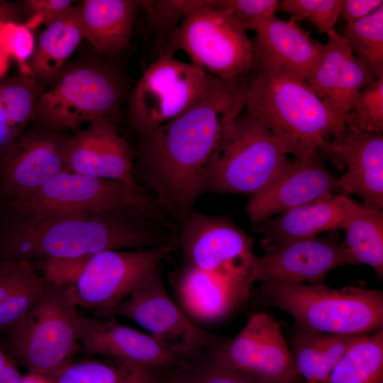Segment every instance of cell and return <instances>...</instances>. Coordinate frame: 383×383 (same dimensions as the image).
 <instances>
[{"instance_id":"obj_9","label":"cell","mask_w":383,"mask_h":383,"mask_svg":"<svg viewBox=\"0 0 383 383\" xmlns=\"http://www.w3.org/2000/svg\"><path fill=\"white\" fill-rule=\"evenodd\" d=\"M119 207L137 208L172 223L156 201L135 191L126 183L70 171L56 174L31 194L0 206V209L66 214L104 211Z\"/></svg>"},{"instance_id":"obj_20","label":"cell","mask_w":383,"mask_h":383,"mask_svg":"<svg viewBox=\"0 0 383 383\" xmlns=\"http://www.w3.org/2000/svg\"><path fill=\"white\" fill-rule=\"evenodd\" d=\"M336 167H345L338 179L346 195L359 196L363 206L383 208V135L345 130L322 151Z\"/></svg>"},{"instance_id":"obj_10","label":"cell","mask_w":383,"mask_h":383,"mask_svg":"<svg viewBox=\"0 0 383 383\" xmlns=\"http://www.w3.org/2000/svg\"><path fill=\"white\" fill-rule=\"evenodd\" d=\"M113 316L135 321L184 362L206 352L221 338L199 328L175 304L167 292L160 266L106 317Z\"/></svg>"},{"instance_id":"obj_40","label":"cell","mask_w":383,"mask_h":383,"mask_svg":"<svg viewBox=\"0 0 383 383\" xmlns=\"http://www.w3.org/2000/svg\"><path fill=\"white\" fill-rule=\"evenodd\" d=\"M277 0H221L211 5L231 13L243 24L255 18L272 16L277 11Z\"/></svg>"},{"instance_id":"obj_30","label":"cell","mask_w":383,"mask_h":383,"mask_svg":"<svg viewBox=\"0 0 383 383\" xmlns=\"http://www.w3.org/2000/svg\"><path fill=\"white\" fill-rule=\"evenodd\" d=\"M326 383H383V329L360 337L335 364Z\"/></svg>"},{"instance_id":"obj_7","label":"cell","mask_w":383,"mask_h":383,"mask_svg":"<svg viewBox=\"0 0 383 383\" xmlns=\"http://www.w3.org/2000/svg\"><path fill=\"white\" fill-rule=\"evenodd\" d=\"M212 1L188 14L163 41L161 54L181 50L207 74L226 80L253 71V43L243 23Z\"/></svg>"},{"instance_id":"obj_33","label":"cell","mask_w":383,"mask_h":383,"mask_svg":"<svg viewBox=\"0 0 383 383\" xmlns=\"http://www.w3.org/2000/svg\"><path fill=\"white\" fill-rule=\"evenodd\" d=\"M327 35L321 62L307 83L320 97L333 104L343 63L350 50L344 38L335 30Z\"/></svg>"},{"instance_id":"obj_22","label":"cell","mask_w":383,"mask_h":383,"mask_svg":"<svg viewBox=\"0 0 383 383\" xmlns=\"http://www.w3.org/2000/svg\"><path fill=\"white\" fill-rule=\"evenodd\" d=\"M347 195L340 193L303 205L253 226L262 235L260 245L267 253L289 243L313 238L342 228Z\"/></svg>"},{"instance_id":"obj_5","label":"cell","mask_w":383,"mask_h":383,"mask_svg":"<svg viewBox=\"0 0 383 383\" xmlns=\"http://www.w3.org/2000/svg\"><path fill=\"white\" fill-rule=\"evenodd\" d=\"M292 157L245 109L224 128L204 167L200 195H257L282 174Z\"/></svg>"},{"instance_id":"obj_2","label":"cell","mask_w":383,"mask_h":383,"mask_svg":"<svg viewBox=\"0 0 383 383\" xmlns=\"http://www.w3.org/2000/svg\"><path fill=\"white\" fill-rule=\"evenodd\" d=\"M176 230L134 207L66 214L0 209V261L177 245Z\"/></svg>"},{"instance_id":"obj_14","label":"cell","mask_w":383,"mask_h":383,"mask_svg":"<svg viewBox=\"0 0 383 383\" xmlns=\"http://www.w3.org/2000/svg\"><path fill=\"white\" fill-rule=\"evenodd\" d=\"M204 354L221 365L277 383H305L296 370L281 323L265 312L252 314L236 335L221 336Z\"/></svg>"},{"instance_id":"obj_45","label":"cell","mask_w":383,"mask_h":383,"mask_svg":"<svg viewBox=\"0 0 383 383\" xmlns=\"http://www.w3.org/2000/svg\"><path fill=\"white\" fill-rule=\"evenodd\" d=\"M19 383H55L53 379H51L45 376L28 372L26 375H23Z\"/></svg>"},{"instance_id":"obj_13","label":"cell","mask_w":383,"mask_h":383,"mask_svg":"<svg viewBox=\"0 0 383 383\" xmlns=\"http://www.w3.org/2000/svg\"><path fill=\"white\" fill-rule=\"evenodd\" d=\"M178 249L177 245L131 250H107L91 256L72 287L77 306L107 313Z\"/></svg>"},{"instance_id":"obj_16","label":"cell","mask_w":383,"mask_h":383,"mask_svg":"<svg viewBox=\"0 0 383 383\" xmlns=\"http://www.w3.org/2000/svg\"><path fill=\"white\" fill-rule=\"evenodd\" d=\"M360 265L350 250L338 244L337 231L323 236L296 241L278 250L256 257L252 281L277 283L323 284L333 270Z\"/></svg>"},{"instance_id":"obj_17","label":"cell","mask_w":383,"mask_h":383,"mask_svg":"<svg viewBox=\"0 0 383 383\" xmlns=\"http://www.w3.org/2000/svg\"><path fill=\"white\" fill-rule=\"evenodd\" d=\"M340 193L338 178L328 169L318 152L304 160L292 157L270 187L250 197L245 212L255 226L270 217Z\"/></svg>"},{"instance_id":"obj_8","label":"cell","mask_w":383,"mask_h":383,"mask_svg":"<svg viewBox=\"0 0 383 383\" xmlns=\"http://www.w3.org/2000/svg\"><path fill=\"white\" fill-rule=\"evenodd\" d=\"M122 99L116 75L96 65H82L64 73L55 87L43 92L34 121L38 126L65 133L86 123L115 122Z\"/></svg>"},{"instance_id":"obj_35","label":"cell","mask_w":383,"mask_h":383,"mask_svg":"<svg viewBox=\"0 0 383 383\" xmlns=\"http://www.w3.org/2000/svg\"><path fill=\"white\" fill-rule=\"evenodd\" d=\"M209 2L196 0L138 1L146 14L150 26L164 37L163 41L188 14Z\"/></svg>"},{"instance_id":"obj_19","label":"cell","mask_w":383,"mask_h":383,"mask_svg":"<svg viewBox=\"0 0 383 383\" xmlns=\"http://www.w3.org/2000/svg\"><path fill=\"white\" fill-rule=\"evenodd\" d=\"M248 31L256 33L253 43L255 62L282 70L308 82L319 65L325 43L313 40L310 33L293 21L274 15L260 16L247 23Z\"/></svg>"},{"instance_id":"obj_12","label":"cell","mask_w":383,"mask_h":383,"mask_svg":"<svg viewBox=\"0 0 383 383\" xmlns=\"http://www.w3.org/2000/svg\"><path fill=\"white\" fill-rule=\"evenodd\" d=\"M253 244L229 218L194 210L177 231L182 264L220 278L239 279L249 274L257 257Z\"/></svg>"},{"instance_id":"obj_6","label":"cell","mask_w":383,"mask_h":383,"mask_svg":"<svg viewBox=\"0 0 383 383\" xmlns=\"http://www.w3.org/2000/svg\"><path fill=\"white\" fill-rule=\"evenodd\" d=\"M77 307L72 287L49 282L40 299L0 339L1 347L28 372L54 380L81 348Z\"/></svg>"},{"instance_id":"obj_41","label":"cell","mask_w":383,"mask_h":383,"mask_svg":"<svg viewBox=\"0 0 383 383\" xmlns=\"http://www.w3.org/2000/svg\"><path fill=\"white\" fill-rule=\"evenodd\" d=\"M70 0H29L24 2L26 12L29 14L24 24L30 30L41 23L46 27L64 15L71 7Z\"/></svg>"},{"instance_id":"obj_34","label":"cell","mask_w":383,"mask_h":383,"mask_svg":"<svg viewBox=\"0 0 383 383\" xmlns=\"http://www.w3.org/2000/svg\"><path fill=\"white\" fill-rule=\"evenodd\" d=\"M345 129L355 133L383 132V77L363 88L345 116Z\"/></svg>"},{"instance_id":"obj_42","label":"cell","mask_w":383,"mask_h":383,"mask_svg":"<svg viewBox=\"0 0 383 383\" xmlns=\"http://www.w3.org/2000/svg\"><path fill=\"white\" fill-rule=\"evenodd\" d=\"M382 6V0H340V16L350 23L367 16Z\"/></svg>"},{"instance_id":"obj_25","label":"cell","mask_w":383,"mask_h":383,"mask_svg":"<svg viewBox=\"0 0 383 383\" xmlns=\"http://www.w3.org/2000/svg\"><path fill=\"white\" fill-rule=\"evenodd\" d=\"M361 336L322 333L294 326L290 343L299 374L305 383H326L338 361Z\"/></svg>"},{"instance_id":"obj_28","label":"cell","mask_w":383,"mask_h":383,"mask_svg":"<svg viewBox=\"0 0 383 383\" xmlns=\"http://www.w3.org/2000/svg\"><path fill=\"white\" fill-rule=\"evenodd\" d=\"M343 245L362 264L370 266L379 279L383 277V211L357 204L348 195L342 226Z\"/></svg>"},{"instance_id":"obj_27","label":"cell","mask_w":383,"mask_h":383,"mask_svg":"<svg viewBox=\"0 0 383 383\" xmlns=\"http://www.w3.org/2000/svg\"><path fill=\"white\" fill-rule=\"evenodd\" d=\"M83 38L80 8L72 6L40 34L28 62L31 73L44 82L57 77Z\"/></svg>"},{"instance_id":"obj_21","label":"cell","mask_w":383,"mask_h":383,"mask_svg":"<svg viewBox=\"0 0 383 383\" xmlns=\"http://www.w3.org/2000/svg\"><path fill=\"white\" fill-rule=\"evenodd\" d=\"M79 341L89 356L162 370H172L185 362L150 334L104 318L80 316Z\"/></svg>"},{"instance_id":"obj_36","label":"cell","mask_w":383,"mask_h":383,"mask_svg":"<svg viewBox=\"0 0 383 383\" xmlns=\"http://www.w3.org/2000/svg\"><path fill=\"white\" fill-rule=\"evenodd\" d=\"M340 10V0H282L277 9L288 13L291 21H308L326 35L334 30Z\"/></svg>"},{"instance_id":"obj_29","label":"cell","mask_w":383,"mask_h":383,"mask_svg":"<svg viewBox=\"0 0 383 383\" xmlns=\"http://www.w3.org/2000/svg\"><path fill=\"white\" fill-rule=\"evenodd\" d=\"M165 370L101 357L71 362L55 383H160Z\"/></svg>"},{"instance_id":"obj_11","label":"cell","mask_w":383,"mask_h":383,"mask_svg":"<svg viewBox=\"0 0 383 383\" xmlns=\"http://www.w3.org/2000/svg\"><path fill=\"white\" fill-rule=\"evenodd\" d=\"M211 75L193 63L160 54L145 70L130 98L131 126L140 133L193 106L207 91Z\"/></svg>"},{"instance_id":"obj_37","label":"cell","mask_w":383,"mask_h":383,"mask_svg":"<svg viewBox=\"0 0 383 383\" xmlns=\"http://www.w3.org/2000/svg\"><path fill=\"white\" fill-rule=\"evenodd\" d=\"M34 38L24 23H7L0 27V80L4 77L11 60L21 71L30 72L28 62L34 52Z\"/></svg>"},{"instance_id":"obj_46","label":"cell","mask_w":383,"mask_h":383,"mask_svg":"<svg viewBox=\"0 0 383 383\" xmlns=\"http://www.w3.org/2000/svg\"><path fill=\"white\" fill-rule=\"evenodd\" d=\"M160 383H176L167 373V370L164 371Z\"/></svg>"},{"instance_id":"obj_43","label":"cell","mask_w":383,"mask_h":383,"mask_svg":"<svg viewBox=\"0 0 383 383\" xmlns=\"http://www.w3.org/2000/svg\"><path fill=\"white\" fill-rule=\"evenodd\" d=\"M22 376L15 360L0 345V383H19Z\"/></svg>"},{"instance_id":"obj_1","label":"cell","mask_w":383,"mask_h":383,"mask_svg":"<svg viewBox=\"0 0 383 383\" xmlns=\"http://www.w3.org/2000/svg\"><path fill=\"white\" fill-rule=\"evenodd\" d=\"M251 77L211 75L207 91L189 109L138 133V174L177 228L194 210L204 167L225 127L245 109Z\"/></svg>"},{"instance_id":"obj_31","label":"cell","mask_w":383,"mask_h":383,"mask_svg":"<svg viewBox=\"0 0 383 383\" xmlns=\"http://www.w3.org/2000/svg\"><path fill=\"white\" fill-rule=\"evenodd\" d=\"M342 36L367 72L375 79L383 77V6L347 23Z\"/></svg>"},{"instance_id":"obj_23","label":"cell","mask_w":383,"mask_h":383,"mask_svg":"<svg viewBox=\"0 0 383 383\" xmlns=\"http://www.w3.org/2000/svg\"><path fill=\"white\" fill-rule=\"evenodd\" d=\"M138 4L131 0L84 1L79 7L84 37L101 53L126 49Z\"/></svg>"},{"instance_id":"obj_15","label":"cell","mask_w":383,"mask_h":383,"mask_svg":"<svg viewBox=\"0 0 383 383\" xmlns=\"http://www.w3.org/2000/svg\"><path fill=\"white\" fill-rule=\"evenodd\" d=\"M69 135L37 127L0 151V206L31 194L56 174L69 171Z\"/></svg>"},{"instance_id":"obj_4","label":"cell","mask_w":383,"mask_h":383,"mask_svg":"<svg viewBox=\"0 0 383 383\" xmlns=\"http://www.w3.org/2000/svg\"><path fill=\"white\" fill-rule=\"evenodd\" d=\"M252 296L261 306L289 313L294 326L309 331L363 335L383 328V293L377 289L263 282Z\"/></svg>"},{"instance_id":"obj_39","label":"cell","mask_w":383,"mask_h":383,"mask_svg":"<svg viewBox=\"0 0 383 383\" xmlns=\"http://www.w3.org/2000/svg\"><path fill=\"white\" fill-rule=\"evenodd\" d=\"M90 257H49L38 260L41 275L48 282L70 288L77 282Z\"/></svg>"},{"instance_id":"obj_26","label":"cell","mask_w":383,"mask_h":383,"mask_svg":"<svg viewBox=\"0 0 383 383\" xmlns=\"http://www.w3.org/2000/svg\"><path fill=\"white\" fill-rule=\"evenodd\" d=\"M43 84L31 72L21 70L0 80V151L34 120Z\"/></svg>"},{"instance_id":"obj_44","label":"cell","mask_w":383,"mask_h":383,"mask_svg":"<svg viewBox=\"0 0 383 383\" xmlns=\"http://www.w3.org/2000/svg\"><path fill=\"white\" fill-rule=\"evenodd\" d=\"M23 9L13 2L0 1V27L7 23H21Z\"/></svg>"},{"instance_id":"obj_3","label":"cell","mask_w":383,"mask_h":383,"mask_svg":"<svg viewBox=\"0 0 383 383\" xmlns=\"http://www.w3.org/2000/svg\"><path fill=\"white\" fill-rule=\"evenodd\" d=\"M244 109L299 160L323 151L345 130L333 104L307 82L260 62L254 63Z\"/></svg>"},{"instance_id":"obj_24","label":"cell","mask_w":383,"mask_h":383,"mask_svg":"<svg viewBox=\"0 0 383 383\" xmlns=\"http://www.w3.org/2000/svg\"><path fill=\"white\" fill-rule=\"evenodd\" d=\"M48 284L29 261H0V339L40 299Z\"/></svg>"},{"instance_id":"obj_18","label":"cell","mask_w":383,"mask_h":383,"mask_svg":"<svg viewBox=\"0 0 383 383\" xmlns=\"http://www.w3.org/2000/svg\"><path fill=\"white\" fill-rule=\"evenodd\" d=\"M65 162L70 172L121 181L135 191L144 193L134 174L128 145L119 135L113 121H96L70 135Z\"/></svg>"},{"instance_id":"obj_32","label":"cell","mask_w":383,"mask_h":383,"mask_svg":"<svg viewBox=\"0 0 383 383\" xmlns=\"http://www.w3.org/2000/svg\"><path fill=\"white\" fill-rule=\"evenodd\" d=\"M176 383H277L267 378L216 363L204 353L168 370Z\"/></svg>"},{"instance_id":"obj_38","label":"cell","mask_w":383,"mask_h":383,"mask_svg":"<svg viewBox=\"0 0 383 383\" xmlns=\"http://www.w3.org/2000/svg\"><path fill=\"white\" fill-rule=\"evenodd\" d=\"M376 79L367 72L361 62L350 51L343 63L333 102L334 108L344 121L345 114L357 94Z\"/></svg>"}]
</instances>
